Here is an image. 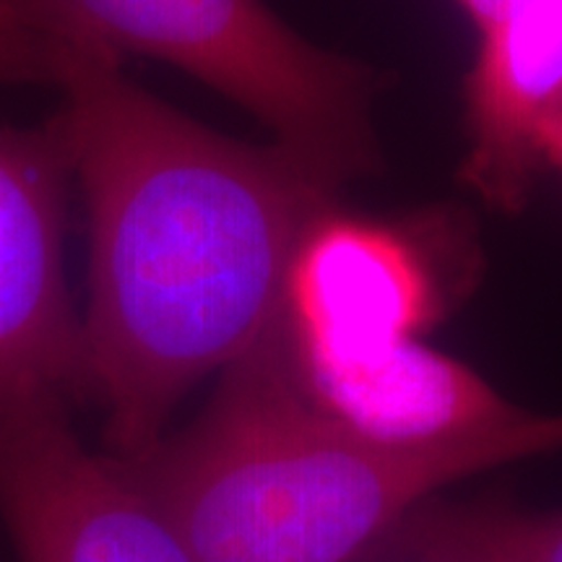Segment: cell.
I'll return each instance as SVG.
<instances>
[{
    "label": "cell",
    "mask_w": 562,
    "mask_h": 562,
    "mask_svg": "<svg viewBox=\"0 0 562 562\" xmlns=\"http://www.w3.org/2000/svg\"><path fill=\"white\" fill-rule=\"evenodd\" d=\"M70 146L60 117L0 125V389L89 402L81 315L66 284Z\"/></svg>",
    "instance_id": "5"
},
{
    "label": "cell",
    "mask_w": 562,
    "mask_h": 562,
    "mask_svg": "<svg viewBox=\"0 0 562 562\" xmlns=\"http://www.w3.org/2000/svg\"><path fill=\"white\" fill-rule=\"evenodd\" d=\"M0 518L21 562H195L58 393L0 389Z\"/></svg>",
    "instance_id": "4"
},
{
    "label": "cell",
    "mask_w": 562,
    "mask_h": 562,
    "mask_svg": "<svg viewBox=\"0 0 562 562\" xmlns=\"http://www.w3.org/2000/svg\"><path fill=\"white\" fill-rule=\"evenodd\" d=\"M389 562H562V508L427 501L362 554Z\"/></svg>",
    "instance_id": "9"
},
{
    "label": "cell",
    "mask_w": 562,
    "mask_h": 562,
    "mask_svg": "<svg viewBox=\"0 0 562 562\" xmlns=\"http://www.w3.org/2000/svg\"><path fill=\"white\" fill-rule=\"evenodd\" d=\"M70 34L40 0H0V87H58Z\"/></svg>",
    "instance_id": "10"
},
{
    "label": "cell",
    "mask_w": 562,
    "mask_h": 562,
    "mask_svg": "<svg viewBox=\"0 0 562 562\" xmlns=\"http://www.w3.org/2000/svg\"><path fill=\"white\" fill-rule=\"evenodd\" d=\"M290 336V334H286ZM305 396L360 438L393 448H430L529 419L480 372L417 339L357 357H318L290 344Z\"/></svg>",
    "instance_id": "7"
},
{
    "label": "cell",
    "mask_w": 562,
    "mask_h": 562,
    "mask_svg": "<svg viewBox=\"0 0 562 562\" xmlns=\"http://www.w3.org/2000/svg\"><path fill=\"white\" fill-rule=\"evenodd\" d=\"M463 178L497 209H518L562 117V0H508L487 30L467 87Z\"/></svg>",
    "instance_id": "8"
},
{
    "label": "cell",
    "mask_w": 562,
    "mask_h": 562,
    "mask_svg": "<svg viewBox=\"0 0 562 562\" xmlns=\"http://www.w3.org/2000/svg\"><path fill=\"white\" fill-rule=\"evenodd\" d=\"M435 313V279L417 245L334 209L305 232L286 271V334L305 355L357 357L417 339Z\"/></svg>",
    "instance_id": "6"
},
{
    "label": "cell",
    "mask_w": 562,
    "mask_h": 562,
    "mask_svg": "<svg viewBox=\"0 0 562 562\" xmlns=\"http://www.w3.org/2000/svg\"><path fill=\"white\" fill-rule=\"evenodd\" d=\"M544 161H552V165H558L560 170H562V117H560L558 123H554V128L550 131V136H547Z\"/></svg>",
    "instance_id": "12"
},
{
    "label": "cell",
    "mask_w": 562,
    "mask_h": 562,
    "mask_svg": "<svg viewBox=\"0 0 562 562\" xmlns=\"http://www.w3.org/2000/svg\"><path fill=\"white\" fill-rule=\"evenodd\" d=\"M456 3L467 11V16L472 19L476 32H484L492 21L501 16L503 5L508 3V0H456Z\"/></svg>",
    "instance_id": "11"
},
{
    "label": "cell",
    "mask_w": 562,
    "mask_h": 562,
    "mask_svg": "<svg viewBox=\"0 0 562 562\" xmlns=\"http://www.w3.org/2000/svg\"><path fill=\"white\" fill-rule=\"evenodd\" d=\"M562 448V412L430 448L360 438L294 375L284 313L191 425L110 459L195 562H349L448 484Z\"/></svg>",
    "instance_id": "2"
},
{
    "label": "cell",
    "mask_w": 562,
    "mask_h": 562,
    "mask_svg": "<svg viewBox=\"0 0 562 562\" xmlns=\"http://www.w3.org/2000/svg\"><path fill=\"white\" fill-rule=\"evenodd\" d=\"M68 32L58 117L89 214V402L108 456L136 459L284 313L294 250L336 188L284 146L195 123Z\"/></svg>",
    "instance_id": "1"
},
{
    "label": "cell",
    "mask_w": 562,
    "mask_h": 562,
    "mask_svg": "<svg viewBox=\"0 0 562 562\" xmlns=\"http://www.w3.org/2000/svg\"><path fill=\"white\" fill-rule=\"evenodd\" d=\"M117 58L144 55L237 102L277 144L339 188L378 167L372 74L321 50L263 0H42Z\"/></svg>",
    "instance_id": "3"
}]
</instances>
